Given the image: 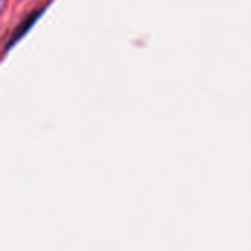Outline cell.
Returning a JSON list of instances; mask_svg holds the SVG:
<instances>
[{
	"instance_id": "1",
	"label": "cell",
	"mask_w": 251,
	"mask_h": 251,
	"mask_svg": "<svg viewBox=\"0 0 251 251\" xmlns=\"http://www.w3.org/2000/svg\"><path fill=\"white\" fill-rule=\"evenodd\" d=\"M37 16H38V13H34V15H31V16L25 21V24H22V26H21V28L15 32V35H13V41H15V40H18V38H19V37H21V35H22V34H24V32H25V31L32 25V22L37 19Z\"/></svg>"
}]
</instances>
